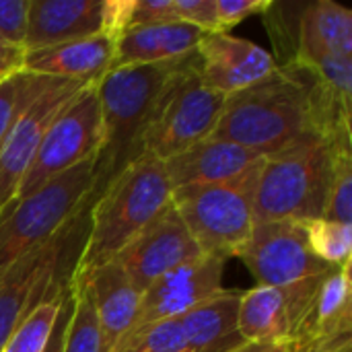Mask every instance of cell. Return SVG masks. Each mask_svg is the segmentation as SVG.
I'll return each instance as SVG.
<instances>
[{
    "mask_svg": "<svg viewBox=\"0 0 352 352\" xmlns=\"http://www.w3.org/2000/svg\"><path fill=\"white\" fill-rule=\"evenodd\" d=\"M305 134H320L314 74L297 62H285L266 78L227 97L210 138L266 157Z\"/></svg>",
    "mask_w": 352,
    "mask_h": 352,
    "instance_id": "6da1fadb",
    "label": "cell"
},
{
    "mask_svg": "<svg viewBox=\"0 0 352 352\" xmlns=\"http://www.w3.org/2000/svg\"><path fill=\"white\" fill-rule=\"evenodd\" d=\"M177 62L179 60L153 66H118L107 70L97 82L101 146L93 165L91 202H95L126 167L144 155V136L157 97Z\"/></svg>",
    "mask_w": 352,
    "mask_h": 352,
    "instance_id": "7a4b0ae2",
    "label": "cell"
},
{
    "mask_svg": "<svg viewBox=\"0 0 352 352\" xmlns=\"http://www.w3.org/2000/svg\"><path fill=\"white\" fill-rule=\"evenodd\" d=\"M351 136L305 134L266 155L258 173L254 221H311L324 217L338 148Z\"/></svg>",
    "mask_w": 352,
    "mask_h": 352,
    "instance_id": "3957f363",
    "label": "cell"
},
{
    "mask_svg": "<svg viewBox=\"0 0 352 352\" xmlns=\"http://www.w3.org/2000/svg\"><path fill=\"white\" fill-rule=\"evenodd\" d=\"M171 194L165 165L157 157L142 155L126 167L91 204L89 235L74 276L116 260L171 204Z\"/></svg>",
    "mask_w": 352,
    "mask_h": 352,
    "instance_id": "277c9868",
    "label": "cell"
},
{
    "mask_svg": "<svg viewBox=\"0 0 352 352\" xmlns=\"http://www.w3.org/2000/svg\"><path fill=\"white\" fill-rule=\"evenodd\" d=\"M91 204L87 200L50 241L27 252L0 278V351L37 305L70 289L89 235Z\"/></svg>",
    "mask_w": 352,
    "mask_h": 352,
    "instance_id": "5b68a950",
    "label": "cell"
},
{
    "mask_svg": "<svg viewBox=\"0 0 352 352\" xmlns=\"http://www.w3.org/2000/svg\"><path fill=\"white\" fill-rule=\"evenodd\" d=\"M262 161L229 182L173 188L171 204L202 256L227 262L245 245L256 225L254 196Z\"/></svg>",
    "mask_w": 352,
    "mask_h": 352,
    "instance_id": "8992f818",
    "label": "cell"
},
{
    "mask_svg": "<svg viewBox=\"0 0 352 352\" xmlns=\"http://www.w3.org/2000/svg\"><path fill=\"white\" fill-rule=\"evenodd\" d=\"M227 97L208 89L198 72L196 50L182 58L167 76L144 136V155L167 161L210 138Z\"/></svg>",
    "mask_w": 352,
    "mask_h": 352,
    "instance_id": "52a82bcc",
    "label": "cell"
},
{
    "mask_svg": "<svg viewBox=\"0 0 352 352\" xmlns=\"http://www.w3.org/2000/svg\"><path fill=\"white\" fill-rule=\"evenodd\" d=\"M95 159L50 179L35 194L0 210V278L33 248L50 241L89 200Z\"/></svg>",
    "mask_w": 352,
    "mask_h": 352,
    "instance_id": "ba28073f",
    "label": "cell"
},
{
    "mask_svg": "<svg viewBox=\"0 0 352 352\" xmlns=\"http://www.w3.org/2000/svg\"><path fill=\"white\" fill-rule=\"evenodd\" d=\"M101 146V109L97 82H87L47 128L33 163L23 175L14 200H23L50 179L95 159ZM12 200V202H14Z\"/></svg>",
    "mask_w": 352,
    "mask_h": 352,
    "instance_id": "9c48e42d",
    "label": "cell"
},
{
    "mask_svg": "<svg viewBox=\"0 0 352 352\" xmlns=\"http://www.w3.org/2000/svg\"><path fill=\"white\" fill-rule=\"evenodd\" d=\"M237 258L256 276L258 287H287L334 268L314 256L297 221L256 223Z\"/></svg>",
    "mask_w": 352,
    "mask_h": 352,
    "instance_id": "30bf717a",
    "label": "cell"
},
{
    "mask_svg": "<svg viewBox=\"0 0 352 352\" xmlns=\"http://www.w3.org/2000/svg\"><path fill=\"white\" fill-rule=\"evenodd\" d=\"M85 85L87 82L50 76L43 91L16 120L0 151V210L14 200L16 188L33 163L37 148L56 116Z\"/></svg>",
    "mask_w": 352,
    "mask_h": 352,
    "instance_id": "8fae6325",
    "label": "cell"
},
{
    "mask_svg": "<svg viewBox=\"0 0 352 352\" xmlns=\"http://www.w3.org/2000/svg\"><path fill=\"white\" fill-rule=\"evenodd\" d=\"M324 274L287 287H256L243 291L239 303L241 338L245 342L293 344Z\"/></svg>",
    "mask_w": 352,
    "mask_h": 352,
    "instance_id": "7c38bea8",
    "label": "cell"
},
{
    "mask_svg": "<svg viewBox=\"0 0 352 352\" xmlns=\"http://www.w3.org/2000/svg\"><path fill=\"white\" fill-rule=\"evenodd\" d=\"M200 256L202 252L194 237L173 204H169L118 254L116 260L128 274L134 289L142 295L163 274Z\"/></svg>",
    "mask_w": 352,
    "mask_h": 352,
    "instance_id": "4fadbf2b",
    "label": "cell"
},
{
    "mask_svg": "<svg viewBox=\"0 0 352 352\" xmlns=\"http://www.w3.org/2000/svg\"><path fill=\"white\" fill-rule=\"evenodd\" d=\"M223 272L225 260L200 256L163 274L140 295L134 326L126 336L163 322L179 320L190 309L223 291Z\"/></svg>",
    "mask_w": 352,
    "mask_h": 352,
    "instance_id": "5bb4252c",
    "label": "cell"
},
{
    "mask_svg": "<svg viewBox=\"0 0 352 352\" xmlns=\"http://www.w3.org/2000/svg\"><path fill=\"white\" fill-rule=\"evenodd\" d=\"M196 54L202 82L225 97L266 78L278 66L262 45L235 37L229 31L204 33Z\"/></svg>",
    "mask_w": 352,
    "mask_h": 352,
    "instance_id": "9a60e30c",
    "label": "cell"
},
{
    "mask_svg": "<svg viewBox=\"0 0 352 352\" xmlns=\"http://www.w3.org/2000/svg\"><path fill=\"white\" fill-rule=\"evenodd\" d=\"M113 56L116 39L99 33L93 37L74 39L52 47L25 52L21 70L37 76L99 82L107 74V70H111Z\"/></svg>",
    "mask_w": 352,
    "mask_h": 352,
    "instance_id": "2e32d148",
    "label": "cell"
},
{
    "mask_svg": "<svg viewBox=\"0 0 352 352\" xmlns=\"http://www.w3.org/2000/svg\"><path fill=\"white\" fill-rule=\"evenodd\" d=\"M72 280H78L89 289L103 336V349L111 352L134 326L140 293L134 289L118 260H111L87 274H78Z\"/></svg>",
    "mask_w": 352,
    "mask_h": 352,
    "instance_id": "e0dca14e",
    "label": "cell"
},
{
    "mask_svg": "<svg viewBox=\"0 0 352 352\" xmlns=\"http://www.w3.org/2000/svg\"><path fill=\"white\" fill-rule=\"evenodd\" d=\"M103 0H31L23 50H43L101 33Z\"/></svg>",
    "mask_w": 352,
    "mask_h": 352,
    "instance_id": "ac0fdd59",
    "label": "cell"
},
{
    "mask_svg": "<svg viewBox=\"0 0 352 352\" xmlns=\"http://www.w3.org/2000/svg\"><path fill=\"white\" fill-rule=\"evenodd\" d=\"M264 155H258L239 144L206 138L179 155L163 161L171 188L194 184H221L229 182L250 167H254Z\"/></svg>",
    "mask_w": 352,
    "mask_h": 352,
    "instance_id": "d6986e66",
    "label": "cell"
},
{
    "mask_svg": "<svg viewBox=\"0 0 352 352\" xmlns=\"http://www.w3.org/2000/svg\"><path fill=\"white\" fill-rule=\"evenodd\" d=\"M202 37V29L182 21L130 27L116 39L111 68L153 66L182 60L198 47Z\"/></svg>",
    "mask_w": 352,
    "mask_h": 352,
    "instance_id": "ffe728a7",
    "label": "cell"
},
{
    "mask_svg": "<svg viewBox=\"0 0 352 352\" xmlns=\"http://www.w3.org/2000/svg\"><path fill=\"white\" fill-rule=\"evenodd\" d=\"M241 295L223 289L177 320L186 352H231L245 344L239 332Z\"/></svg>",
    "mask_w": 352,
    "mask_h": 352,
    "instance_id": "44dd1931",
    "label": "cell"
},
{
    "mask_svg": "<svg viewBox=\"0 0 352 352\" xmlns=\"http://www.w3.org/2000/svg\"><path fill=\"white\" fill-rule=\"evenodd\" d=\"M328 56L352 60V12L338 2L316 0L299 16L297 45L289 62L307 64Z\"/></svg>",
    "mask_w": 352,
    "mask_h": 352,
    "instance_id": "7402d4cb",
    "label": "cell"
},
{
    "mask_svg": "<svg viewBox=\"0 0 352 352\" xmlns=\"http://www.w3.org/2000/svg\"><path fill=\"white\" fill-rule=\"evenodd\" d=\"M352 334L351 262L330 268L318 287L309 314L295 338L297 349Z\"/></svg>",
    "mask_w": 352,
    "mask_h": 352,
    "instance_id": "603a6c76",
    "label": "cell"
},
{
    "mask_svg": "<svg viewBox=\"0 0 352 352\" xmlns=\"http://www.w3.org/2000/svg\"><path fill=\"white\" fill-rule=\"evenodd\" d=\"M70 299H72V314L64 332L62 352H105L101 328L97 322V314L89 289L82 283L72 280Z\"/></svg>",
    "mask_w": 352,
    "mask_h": 352,
    "instance_id": "cb8c5ba5",
    "label": "cell"
},
{
    "mask_svg": "<svg viewBox=\"0 0 352 352\" xmlns=\"http://www.w3.org/2000/svg\"><path fill=\"white\" fill-rule=\"evenodd\" d=\"M47 80L50 76H37L25 70H19L0 80V151L16 120L43 91Z\"/></svg>",
    "mask_w": 352,
    "mask_h": 352,
    "instance_id": "d4e9b609",
    "label": "cell"
},
{
    "mask_svg": "<svg viewBox=\"0 0 352 352\" xmlns=\"http://www.w3.org/2000/svg\"><path fill=\"white\" fill-rule=\"evenodd\" d=\"M70 289L60 295L54 297L41 305H37L25 320L23 324L10 334V338L6 340V344L2 346L0 352H43L47 346V340L52 336L54 324L58 320V314L62 309L64 299L68 297Z\"/></svg>",
    "mask_w": 352,
    "mask_h": 352,
    "instance_id": "484cf974",
    "label": "cell"
},
{
    "mask_svg": "<svg viewBox=\"0 0 352 352\" xmlns=\"http://www.w3.org/2000/svg\"><path fill=\"white\" fill-rule=\"evenodd\" d=\"M309 250L328 266H344L351 262L352 225H342L328 219H311L301 223Z\"/></svg>",
    "mask_w": 352,
    "mask_h": 352,
    "instance_id": "4316f807",
    "label": "cell"
},
{
    "mask_svg": "<svg viewBox=\"0 0 352 352\" xmlns=\"http://www.w3.org/2000/svg\"><path fill=\"white\" fill-rule=\"evenodd\" d=\"M342 225H352V148L344 142L336 155V167L330 184V194L326 202L324 217Z\"/></svg>",
    "mask_w": 352,
    "mask_h": 352,
    "instance_id": "83f0119b",
    "label": "cell"
},
{
    "mask_svg": "<svg viewBox=\"0 0 352 352\" xmlns=\"http://www.w3.org/2000/svg\"><path fill=\"white\" fill-rule=\"evenodd\" d=\"M111 352H186V344L179 322L171 320L124 336Z\"/></svg>",
    "mask_w": 352,
    "mask_h": 352,
    "instance_id": "f1b7e54d",
    "label": "cell"
},
{
    "mask_svg": "<svg viewBox=\"0 0 352 352\" xmlns=\"http://www.w3.org/2000/svg\"><path fill=\"white\" fill-rule=\"evenodd\" d=\"M31 0H0V37L23 47L29 23Z\"/></svg>",
    "mask_w": 352,
    "mask_h": 352,
    "instance_id": "f546056e",
    "label": "cell"
},
{
    "mask_svg": "<svg viewBox=\"0 0 352 352\" xmlns=\"http://www.w3.org/2000/svg\"><path fill=\"white\" fill-rule=\"evenodd\" d=\"M274 2L272 0H217V21L221 31H229L248 16L266 14Z\"/></svg>",
    "mask_w": 352,
    "mask_h": 352,
    "instance_id": "4dcf8cb0",
    "label": "cell"
},
{
    "mask_svg": "<svg viewBox=\"0 0 352 352\" xmlns=\"http://www.w3.org/2000/svg\"><path fill=\"white\" fill-rule=\"evenodd\" d=\"M177 21L194 25L204 33L221 31L217 21V0H173Z\"/></svg>",
    "mask_w": 352,
    "mask_h": 352,
    "instance_id": "1f68e13d",
    "label": "cell"
},
{
    "mask_svg": "<svg viewBox=\"0 0 352 352\" xmlns=\"http://www.w3.org/2000/svg\"><path fill=\"white\" fill-rule=\"evenodd\" d=\"M134 0H103L101 2V33L118 39L132 25Z\"/></svg>",
    "mask_w": 352,
    "mask_h": 352,
    "instance_id": "d6a6232c",
    "label": "cell"
},
{
    "mask_svg": "<svg viewBox=\"0 0 352 352\" xmlns=\"http://www.w3.org/2000/svg\"><path fill=\"white\" fill-rule=\"evenodd\" d=\"M171 21H177L173 0H134L132 25L130 27L171 23Z\"/></svg>",
    "mask_w": 352,
    "mask_h": 352,
    "instance_id": "836d02e7",
    "label": "cell"
},
{
    "mask_svg": "<svg viewBox=\"0 0 352 352\" xmlns=\"http://www.w3.org/2000/svg\"><path fill=\"white\" fill-rule=\"evenodd\" d=\"M23 56H25L23 47H16L0 37V80L23 68Z\"/></svg>",
    "mask_w": 352,
    "mask_h": 352,
    "instance_id": "e575fe53",
    "label": "cell"
},
{
    "mask_svg": "<svg viewBox=\"0 0 352 352\" xmlns=\"http://www.w3.org/2000/svg\"><path fill=\"white\" fill-rule=\"evenodd\" d=\"M70 314H72V299H70V293H68V297H66L64 303H62V309H60V314H58V320H56V324H54L52 336H50L47 346H45V351L43 352H62L64 332H66Z\"/></svg>",
    "mask_w": 352,
    "mask_h": 352,
    "instance_id": "d590c367",
    "label": "cell"
},
{
    "mask_svg": "<svg viewBox=\"0 0 352 352\" xmlns=\"http://www.w3.org/2000/svg\"><path fill=\"white\" fill-rule=\"evenodd\" d=\"M299 352H352V334L314 342L305 349H299Z\"/></svg>",
    "mask_w": 352,
    "mask_h": 352,
    "instance_id": "8d00e7d4",
    "label": "cell"
},
{
    "mask_svg": "<svg viewBox=\"0 0 352 352\" xmlns=\"http://www.w3.org/2000/svg\"><path fill=\"white\" fill-rule=\"evenodd\" d=\"M295 344L289 342H245L231 352H289Z\"/></svg>",
    "mask_w": 352,
    "mask_h": 352,
    "instance_id": "74e56055",
    "label": "cell"
},
{
    "mask_svg": "<svg viewBox=\"0 0 352 352\" xmlns=\"http://www.w3.org/2000/svg\"><path fill=\"white\" fill-rule=\"evenodd\" d=\"M289 352H299V349H297V346H293V349H291Z\"/></svg>",
    "mask_w": 352,
    "mask_h": 352,
    "instance_id": "f35d334b",
    "label": "cell"
},
{
    "mask_svg": "<svg viewBox=\"0 0 352 352\" xmlns=\"http://www.w3.org/2000/svg\"><path fill=\"white\" fill-rule=\"evenodd\" d=\"M2 80H4V78H2Z\"/></svg>",
    "mask_w": 352,
    "mask_h": 352,
    "instance_id": "ab89813d",
    "label": "cell"
}]
</instances>
